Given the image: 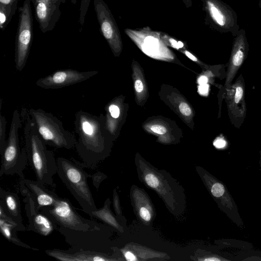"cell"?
<instances>
[{
    "label": "cell",
    "instance_id": "cell-1",
    "mask_svg": "<svg viewBox=\"0 0 261 261\" xmlns=\"http://www.w3.org/2000/svg\"><path fill=\"white\" fill-rule=\"evenodd\" d=\"M105 124L102 114L97 116L82 110L76 112L74 125L78 139L75 148L83 167L94 169L108 155Z\"/></svg>",
    "mask_w": 261,
    "mask_h": 261
},
{
    "label": "cell",
    "instance_id": "cell-2",
    "mask_svg": "<svg viewBox=\"0 0 261 261\" xmlns=\"http://www.w3.org/2000/svg\"><path fill=\"white\" fill-rule=\"evenodd\" d=\"M23 114L25 117L24 147L28 161L34 171L36 180L44 186H53V177L57 172V160L53 152L46 148V143L39 135L25 109Z\"/></svg>",
    "mask_w": 261,
    "mask_h": 261
},
{
    "label": "cell",
    "instance_id": "cell-3",
    "mask_svg": "<svg viewBox=\"0 0 261 261\" xmlns=\"http://www.w3.org/2000/svg\"><path fill=\"white\" fill-rule=\"evenodd\" d=\"M57 174L77 201L83 211L88 215L97 209L88 184L90 174L86 172L81 163L74 159L59 157L56 160Z\"/></svg>",
    "mask_w": 261,
    "mask_h": 261
},
{
    "label": "cell",
    "instance_id": "cell-4",
    "mask_svg": "<svg viewBox=\"0 0 261 261\" xmlns=\"http://www.w3.org/2000/svg\"><path fill=\"white\" fill-rule=\"evenodd\" d=\"M28 113L37 132L46 144L57 148L71 149L75 147L77 140L65 129L62 122L51 113L41 108L29 109Z\"/></svg>",
    "mask_w": 261,
    "mask_h": 261
},
{
    "label": "cell",
    "instance_id": "cell-5",
    "mask_svg": "<svg viewBox=\"0 0 261 261\" xmlns=\"http://www.w3.org/2000/svg\"><path fill=\"white\" fill-rule=\"evenodd\" d=\"M21 119L17 110L13 113L8 138L1 155L0 176L18 175L24 178L23 171L27 165L28 158L25 147L21 149L19 144V130Z\"/></svg>",
    "mask_w": 261,
    "mask_h": 261
},
{
    "label": "cell",
    "instance_id": "cell-6",
    "mask_svg": "<svg viewBox=\"0 0 261 261\" xmlns=\"http://www.w3.org/2000/svg\"><path fill=\"white\" fill-rule=\"evenodd\" d=\"M57 226L77 230H102L106 225L83 217L67 198L59 197L54 205L42 207L40 211Z\"/></svg>",
    "mask_w": 261,
    "mask_h": 261
},
{
    "label": "cell",
    "instance_id": "cell-7",
    "mask_svg": "<svg viewBox=\"0 0 261 261\" xmlns=\"http://www.w3.org/2000/svg\"><path fill=\"white\" fill-rule=\"evenodd\" d=\"M31 0H24L19 9L17 30L15 38L14 62L18 71L27 64L33 38V22Z\"/></svg>",
    "mask_w": 261,
    "mask_h": 261
},
{
    "label": "cell",
    "instance_id": "cell-8",
    "mask_svg": "<svg viewBox=\"0 0 261 261\" xmlns=\"http://www.w3.org/2000/svg\"><path fill=\"white\" fill-rule=\"evenodd\" d=\"M109 228L102 230H77L58 226V230L71 247L86 251L107 253V238Z\"/></svg>",
    "mask_w": 261,
    "mask_h": 261
},
{
    "label": "cell",
    "instance_id": "cell-9",
    "mask_svg": "<svg viewBox=\"0 0 261 261\" xmlns=\"http://www.w3.org/2000/svg\"><path fill=\"white\" fill-rule=\"evenodd\" d=\"M20 191L23 196L25 214L28 219L27 230L33 231L41 236L50 235L58 226L41 211H38L29 190L20 182Z\"/></svg>",
    "mask_w": 261,
    "mask_h": 261
},
{
    "label": "cell",
    "instance_id": "cell-10",
    "mask_svg": "<svg viewBox=\"0 0 261 261\" xmlns=\"http://www.w3.org/2000/svg\"><path fill=\"white\" fill-rule=\"evenodd\" d=\"M93 5L101 35L113 51H119L122 44L121 34L111 10L103 0H93Z\"/></svg>",
    "mask_w": 261,
    "mask_h": 261
},
{
    "label": "cell",
    "instance_id": "cell-11",
    "mask_svg": "<svg viewBox=\"0 0 261 261\" xmlns=\"http://www.w3.org/2000/svg\"><path fill=\"white\" fill-rule=\"evenodd\" d=\"M98 73L96 70L78 71L72 69H61L39 79L36 85L45 89H55L76 84L93 77Z\"/></svg>",
    "mask_w": 261,
    "mask_h": 261
},
{
    "label": "cell",
    "instance_id": "cell-12",
    "mask_svg": "<svg viewBox=\"0 0 261 261\" xmlns=\"http://www.w3.org/2000/svg\"><path fill=\"white\" fill-rule=\"evenodd\" d=\"M207 184L210 192L215 198L220 208L239 227L243 222L238 212V207L225 185L212 177H208Z\"/></svg>",
    "mask_w": 261,
    "mask_h": 261
},
{
    "label": "cell",
    "instance_id": "cell-13",
    "mask_svg": "<svg viewBox=\"0 0 261 261\" xmlns=\"http://www.w3.org/2000/svg\"><path fill=\"white\" fill-rule=\"evenodd\" d=\"M35 18L41 31L45 33L53 30L61 15L60 6L44 0H31Z\"/></svg>",
    "mask_w": 261,
    "mask_h": 261
},
{
    "label": "cell",
    "instance_id": "cell-14",
    "mask_svg": "<svg viewBox=\"0 0 261 261\" xmlns=\"http://www.w3.org/2000/svg\"><path fill=\"white\" fill-rule=\"evenodd\" d=\"M45 253L56 259L62 261H108L116 260L114 255L91 251L74 249L72 247L67 250L59 249H48Z\"/></svg>",
    "mask_w": 261,
    "mask_h": 261
},
{
    "label": "cell",
    "instance_id": "cell-15",
    "mask_svg": "<svg viewBox=\"0 0 261 261\" xmlns=\"http://www.w3.org/2000/svg\"><path fill=\"white\" fill-rule=\"evenodd\" d=\"M20 182L29 190L38 211L42 207L54 205L60 197L37 180L24 178L21 179Z\"/></svg>",
    "mask_w": 261,
    "mask_h": 261
},
{
    "label": "cell",
    "instance_id": "cell-16",
    "mask_svg": "<svg viewBox=\"0 0 261 261\" xmlns=\"http://www.w3.org/2000/svg\"><path fill=\"white\" fill-rule=\"evenodd\" d=\"M0 206L18 225L20 231H25L23 224L19 198L14 192L0 189Z\"/></svg>",
    "mask_w": 261,
    "mask_h": 261
},
{
    "label": "cell",
    "instance_id": "cell-17",
    "mask_svg": "<svg viewBox=\"0 0 261 261\" xmlns=\"http://www.w3.org/2000/svg\"><path fill=\"white\" fill-rule=\"evenodd\" d=\"M110 201L108 198L105 201L102 208H97L96 210L92 212L88 215L92 218L103 222L116 229L120 230V226L118 221L110 210Z\"/></svg>",
    "mask_w": 261,
    "mask_h": 261
},
{
    "label": "cell",
    "instance_id": "cell-18",
    "mask_svg": "<svg viewBox=\"0 0 261 261\" xmlns=\"http://www.w3.org/2000/svg\"><path fill=\"white\" fill-rule=\"evenodd\" d=\"M0 230L6 239L14 244L27 249L38 250V249L32 248L20 240L16 234V232L18 231L17 227L2 218H0Z\"/></svg>",
    "mask_w": 261,
    "mask_h": 261
},
{
    "label": "cell",
    "instance_id": "cell-19",
    "mask_svg": "<svg viewBox=\"0 0 261 261\" xmlns=\"http://www.w3.org/2000/svg\"><path fill=\"white\" fill-rule=\"evenodd\" d=\"M202 1L203 9H205L207 16L215 23L224 26L226 23V17L217 2L214 0Z\"/></svg>",
    "mask_w": 261,
    "mask_h": 261
},
{
    "label": "cell",
    "instance_id": "cell-20",
    "mask_svg": "<svg viewBox=\"0 0 261 261\" xmlns=\"http://www.w3.org/2000/svg\"><path fill=\"white\" fill-rule=\"evenodd\" d=\"M242 49L240 47L235 50L232 55L226 77V85L227 86H229L230 82L243 62L244 54Z\"/></svg>",
    "mask_w": 261,
    "mask_h": 261
},
{
    "label": "cell",
    "instance_id": "cell-21",
    "mask_svg": "<svg viewBox=\"0 0 261 261\" xmlns=\"http://www.w3.org/2000/svg\"><path fill=\"white\" fill-rule=\"evenodd\" d=\"M15 13L0 5V29L5 30Z\"/></svg>",
    "mask_w": 261,
    "mask_h": 261
},
{
    "label": "cell",
    "instance_id": "cell-22",
    "mask_svg": "<svg viewBox=\"0 0 261 261\" xmlns=\"http://www.w3.org/2000/svg\"><path fill=\"white\" fill-rule=\"evenodd\" d=\"M7 120L4 115L0 114V154H1L5 147L6 141V130Z\"/></svg>",
    "mask_w": 261,
    "mask_h": 261
},
{
    "label": "cell",
    "instance_id": "cell-23",
    "mask_svg": "<svg viewBox=\"0 0 261 261\" xmlns=\"http://www.w3.org/2000/svg\"><path fill=\"white\" fill-rule=\"evenodd\" d=\"M91 0H81L80 7L79 23L83 25L89 6Z\"/></svg>",
    "mask_w": 261,
    "mask_h": 261
},
{
    "label": "cell",
    "instance_id": "cell-24",
    "mask_svg": "<svg viewBox=\"0 0 261 261\" xmlns=\"http://www.w3.org/2000/svg\"><path fill=\"white\" fill-rule=\"evenodd\" d=\"M106 177V175L100 171H98L92 175H90L92 184L97 190L98 189L100 183Z\"/></svg>",
    "mask_w": 261,
    "mask_h": 261
},
{
    "label": "cell",
    "instance_id": "cell-25",
    "mask_svg": "<svg viewBox=\"0 0 261 261\" xmlns=\"http://www.w3.org/2000/svg\"><path fill=\"white\" fill-rule=\"evenodd\" d=\"M145 180L146 183L151 188H156L159 186V179L156 176L153 174H147L145 176Z\"/></svg>",
    "mask_w": 261,
    "mask_h": 261
},
{
    "label": "cell",
    "instance_id": "cell-26",
    "mask_svg": "<svg viewBox=\"0 0 261 261\" xmlns=\"http://www.w3.org/2000/svg\"><path fill=\"white\" fill-rule=\"evenodd\" d=\"M18 0H0V5L16 12Z\"/></svg>",
    "mask_w": 261,
    "mask_h": 261
},
{
    "label": "cell",
    "instance_id": "cell-27",
    "mask_svg": "<svg viewBox=\"0 0 261 261\" xmlns=\"http://www.w3.org/2000/svg\"><path fill=\"white\" fill-rule=\"evenodd\" d=\"M108 112L113 118L117 119L119 116L120 110L116 105L111 104L108 107Z\"/></svg>",
    "mask_w": 261,
    "mask_h": 261
},
{
    "label": "cell",
    "instance_id": "cell-28",
    "mask_svg": "<svg viewBox=\"0 0 261 261\" xmlns=\"http://www.w3.org/2000/svg\"><path fill=\"white\" fill-rule=\"evenodd\" d=\"M243 89L242 86H238L236 88V92L234 96V101L238 103L242 99L243 96Z\"/></svg>",
    "mask_w": 261,
    "mask_h": 261
},
{
    "label": "cell",
    "instance_id": "cell-29",
    "mask_svg": "<svg viewBox=\"0 0 261 261\" xmlns=\"http://www.w3.org/2000/svg\"><path fill=\"white\" fill-rule=\"evenodd\" d=\"M180 112L185 116H190L191 114V110L189 106L185 102L181 103L179 106Z\"/></svg>",
    "mask_w": 261,
    "mask_h": 261
},
{
    "label": "cell",
    "instance_id": "cell-30",
    "mask_svg": "<svg viewBox=\"0 0 261 261\" xmlns=\"http://www.w3.org/2000/svg\"><path fill=\"white\" fill-rule=\"evenodd\" d=\"M140 217L144 220L148 221L151 219V215L149 211L145 207H142L139 211Z\"/></svg>",
    "mask_w": 261,
    "mask_h": 261
},
{
    "label": "cell",
    "instance_id": "cell-31",
    "mask_svg": "<svg viewBox=\"0 0 261 261\" xmlns=\"http://www.w3.org/2000/svg\"><path fill=\"white\" fill-rule=\"evenodd\" d=\"M151 129L158 134H164L166 133V128L163 125L154 124L151 127Z\"/></svg>",
    "mask_w": 261,
    "mask_h": 261
},
{
    "label": "cell",
    "instance_id": "cell-32",
    "mask_svg": "<svg viewBox=\"0 0 261 261\" xmlns=\"http://www.w3.org/2000/svg\"><path fill=\"white\" fill-rule=\"evenodd\" d=\"M113 205L116 213L119 215L120 214L118 197L115 190L113 193Z\"/></svg>",
    "mask_w": 261,
    "mask_h": 261
},
{
    "label": "cell",
    "instance_id": "cell-33",
    "mask_svg": "<svg viewBox=\"0 0 261 261\" xmlns=\"http://www.w3.org/2000/svg\"><path fill=\"white\" fill-rule=\"evenodd\" d=\"M135 88L137 92L140 93L143 90V85L142 81L140 80H137L135 83Z\"/></svg>",
    "mask_w": 261,
    "mask_h": 261
},
{
    "label": "cell",
    "instance_id": "cell-34",
    "mask_svg": "<svg viewBox=\"0 0 261 261\" xmlns=\"http://www.w3.org/2000/svg\"><path fill=\"white\" fill-rule=\"evenodd\" d=\"M214 146L218 148L224 147L226 145L225 140L222 139H218L214 142Z\"/></svg>",
    "mask_w": 261,
    "mask_h": 261
},
{
    "label": "cell",
    "instance_id": "cell-35",
    "mask_svg": "<svg viewBox=\"0 0 261 261\" xmlns=\"http://www.w3.org/2000/svg\"><path fill=\"white\" fill-rule=\"evenodd\" d=\"M124 255L126 259L127 260L134 261L137 260L135 255L130 251H126L124 253Z\"/></svg>",
    "mask_w": 261,
    "mask_h": 261
},
{
    "label": "cell",
    "instance_id": "cell-36",
    "mask_svg": "<svg viewBox=\"0 0 261 261\" xmlns=\"http://www.w3.org/2000/svg\"><path fill=\"white\" fill-rule=\"evenodd\" d=\"M208 86L206 84L200 85V86L199 87V92L202 94H206L208 91Z\"/></svg>",
    "mask_w": 261,
    "mask_h": 261
},
{
    "label": "cell",
    "instance_id": "cell-37",
    "mask_svg": "<svg viewBox=\"0 0 261 261\" xmlns=\"http://www.w3.org/2000/svg\"><path fill=\"white\" fill-rule=\"evenodd\" d=\"M185 53L186 55L192 61H196L197 60V58L189 51L186 50Z\"/></svg>",
    "mask_w": 261,
    "mask_h": 261
},
{
    "label": "cell",
    "instance_id": "cell-38",
    "mask_svg": "<svg viewBox=\"0 0 261 261\" xmlns=\"http://www.w3.org/2000/svg\"><path fill=\"white\" fill-rule=\"evenodd\" d=\"M207 82V79L205 76H201L198 80V83L200 85L205 84Z\"/></svg>",
    "mask_w": 261,
    "mask_h": 261
},
{
    "label": "cell",
    "instance_id": "cell-39",
    "mask_svg": "<svg viewBox=\"0 0 261 261\" xmlns=\"http://www.w3.org/2000/svg\"><path fill=\"white\" fill-rule=\"evenodd\" d=\"M187 8H190L192 6V0H181Z\"/></svg>",
    "mask_w": 261,
    "mask_h": 261
},
{
    "label": "cell",
    "instance_id": "cell-40",
    "mask_svg": "<svg viewBox=\"0 0 261 261\" xmlns=\"http://www.w3.org/2000/svg\"><path fill=\"white\" fill-rule=\"evenodd\" d=\"M44 1L48 2L49 3L58 5V6H60V5L61 4V3L60 2V1L59 0H44Z\"/></svg>",
    "mask_w": 261,
    "mask_h": 261
},
{
    "label": "cell",
    "instance_id": "cell-41",
    "mask_svg": "<svg viewBox=\"0 0 261 261\" xmlns=\"http://www.w3.org/2000/svg\"><path fill=\"white\" fill-rule=\"evenodd\" d=\"M178 45L179 48H181L184 47V44L181 41H178Z\"/></svg>",
    "mask_w": 261,
    "mask_h": 261
},
{
    "label": "cell",
    "instance_id": "cell-42",
    "mask_svg": "<svg viewBox=\"0 0 261 261\" xmlns=\"http://www.w3.org/2000/svg\"><path fill=\"white\" fill-rule=\"evenodd\" d=\"M71 3L73 4V5H75L77 2V0H70Z\"/></svg>",
    "mask_w": 261,
    "mask_h": 261
},
{
    "label": "cell",
    "instance_id": "cell-43",
    "mask_svg": "<svg viewBox=\"0 0 261 261\" xmlns=\"http://www.w3.org/2000/svg\"><path fill=\"white\" fill-rule=\"evenodd\" d=\"M60 1V2L61 3V4H64L66 2V0H59Z\"/></svg>",
    "mask_w": 261,
    "mask_h": 261
},
{
    "label": "cell",
    "instance_id": "cell-44",
    "mask_svg": "<svg viewBox=\"0 0 261 261\" xmlns=\"http://www.w3.org/2000/svg\"><path fill=\"white\" fill-rule=\"evenodd\" d=\"M260 170H261V158H260Z\"/></svg>",
    "mask_w": 261,
    "mask_h": 261
}]
</instances>
